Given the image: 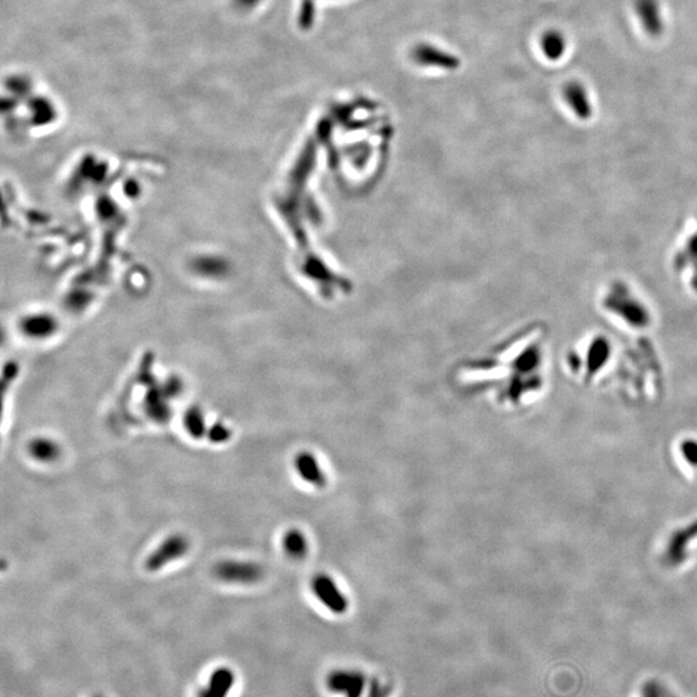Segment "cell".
Segmentation results:
<instances>
[{
    "instance_id": "cell-1",
    "label": "cell",
    "mask_w": 697,
    "mask_h": 697,
    "mask_svg": "<svg viewBox=\"0 0 697 697\" xmlns=\"http://www.w3.org/2000/svg\"><path fill=\"white\" fill-rule=\"evenodd\" d=\"M190 551V541L184 534H172L167 536L145 560V568L149 572L162 571L166 565L176 562Z\"/></svg>"
},
{
    "instance_id": "cell-2",
    "label": "cell",
    "mask_w": 697,
    "mask_h": 697,
    "mask_svg": "<svg viewBox=\"0 0 697 697\" xmlns=\"http://www.w3.org/2000/svg\"><path fill=\"white\" fill-rule=\"evenodd\" d=\"M213 575L222 582L235 585H250L263 577L264 571L261 565L252 560L225 559L214 565Z\"/></svg>"
},
{
    "instance_id": "cell-3",
    "label": "cell",
    "mask_w": 697,
    "mask_h": 697,
    "mask_svg": "<svg viewBox=\"0 0 697 697\" xmlns=\"http://www.w3.org/2000/svg\"><path fill=\"white\" fill-rule=\"evenodd\" d=\"M368 683L366 674L355 669L333 670L326 679L330 692L344 697H362Z\"/></svg>"
},
{
    "instance_id": "cell-4",
    "label": "cell",
    "mask_w": 697,
    "mask_h": 697,
    "mask_svg": "<svg viewBox=\"0 0 697 697\" xmlns=\"http://www.w3.org/2000/svg\"><path fill=\"white\" fill-rule=\"evenodd\" d=\"M412 59L418 67H435L442 70H456L460 67V59L438 45L420 43L412 50Z\"/></svg>"
},
{
    "instance_id": "cell-5",
    "label": "cell",
    "mask_w": 697,
    "mask_h": 697,
    "mask_svg": "<svg viewBox=\"0 0 697 697\" xmlns=\"http://www.w3.org/2000/svg\"><path fill=\"white\" fill-rule=\"evenodd\" d=\"M311 589L318 601L326 609H330V612L336 615L345 614L349 606L347 598L332 577L327 575H318L311 582Z\"/></svg>"
},
{
    "instance_id": "cell-6",
    "label": "cell",
    "mask_w": 697,
    "mask_h": 697,
    "mask_svg": "<svg viewBox=\"0 0 697 697\" xmlns=\"http://www.w3.org/2000/svg\"><path fill=\"white\" fill-rule=\"evenodd\" d=\"M563 100L573 115L587 120L593 115V103L587 87L579 81H567L563 87Z\"/></svg>"
},
{
    "instance_id": "cell-7",
    "label": "cell",
    "mask_w": 697,
    "mask_h": 697,
    "mask_svg": "<svg viewBox=\"0 0 697 697\" xmlns=\"http://www.w3.org/2000/svg\"><path fill=\"white\" fill-rule=\"evenodd\" d=\"M635 15L647 35L660 37L665 28V23L659 0H637Z\"/></svg>"
},
{
    "instance_id": "cell-8",
    "label": "cell",
    "mask_w": 697,
    "mask_h": 697,
    "mask_svg": "<svg viewBox=\"0 0 697 697\" xmlns=\"http://www.w3.org/2000/svg\"><path fill=\"white\" fill-rule=\"evenodd\" d=\"M236 683L234 670L229 667H219L208 676L199 697H229Z\"/></svg>"
},
{
    "instance_id": "cell-9",
    "label": "cell",
    "mask_w": 697,
    "mask_h": 697,
    "mask_svg": "<svg viewBox=\"0 0 697 697\" xmlns=\"http://www.w3.org/2000/svg\"><path fill=\"white\" fill-rule=\"evenodd\" d=\"M294 469L299 477L309 485L321 487L326 482L323 469L316 456L310 452H301L294 459Z\"/></svg>"
},
{
    "instance_id": "cell-10",
    "label": "cell",
    "mask_w": 697,
    "mask_h": 697,
    "mask_svg": "<svg viewBox=\"0 0 697 697\" xmlns=\"http://www.w3.org/2000/svg\"><path fill=\"white\" fill-rule=\"evenodd\" d=\"M567 48V38L560 30H546L540 38V50L543 52V57L551 62L563 59Z\"/></svg>"
},
{
    "instance_id": "cell-11",
    "label": "cell",
    "mask_w": 697,
    "mask_h": 697,
    "mask_svg": "<svg viewBox=\"0 0 697 697\" xmlns=\"http://www.w3.org/2000/svg\"><path fill=\"white\" fill-rule=\"evenodd\" d=\"M29 454L39 463H53L61 455V447L51 438L38 437L30 442Z\"/></svg>"
},
{
    "instance_id": "cell-12",
    "label": "cell",
    "mask_w": 697,
    "mask_h": 697,
    "mask_svg": "<svg viewBox=\"0 0 697 697\" xmlns=\"http://www.w3.org/2000/svg\"><path fill=\"white\" fill-rule=\"evenodd\" d=\"M283 549L288 557L301 559L308 554L309 543L306 536L300 529H289L283 536Z\"/></svg>"
},
{
    "instance_id": "cell-13",
    "label": "cell",
    "mask_w": 697,
    "mask_h": 697,
    "mask_svg": "<svg viewBox=\"0 0 697 697\" xmlns=\"http://www.w3.org/2000/svg\"><path fill=\"white\" fill-rule=\"evenodd\" d=\"M184 426L188 434L192 438H197V439H200L202 437L207 435V432H208L205 413L199 407H191L185 412Z\"/></svg>"
},
{
    "instance_id": "cell-14",
    "label": "cell",
    "mask_w": 697,
    "mask_h": 697,
    "mask_svg": "<svg viewBox=\"0 0 697 697\" xmlns=\"http://www.w3.org/2000/svg\"><path fill=\"white\" fill-rule=\"evenodd\" d=\"M640 696L642 697H676L673 692L670 691L664 686L661 684L659 681H655V679H651V681H647L643 687H642V692H640Z\"/></svg>"
},
{
    "instance_id": "cell-15",
    "label": "cell",
    "mask_w": 697,
    "mask_h": 697,
    "mask_svg": "<svg viewBox=\"0 0 697 697\" xmlns=\"http://www.w3.org/2000/svg\"><path fill=\"white\" fill-rule=\"evenodd\" d=\"M207 437L212 443L220 444V443L228 442L231 438V430L224 422L219 421V422H214L212 426L208 427Z\"/></svg>"
},
{
    "instance_id": "cell-16",
    "label": "cell",
    "mask_w": 697,
    "mask_h": 697,
    "mask_svg": "<svg viewBox=\"0 0 697 697\" xmlns=\"http://www.w3.org/2000/svg\"><path fill=\"white\" fill-rule=\"evenodd\" d=\"M393 686L389 682H384L379 678H372L368 686L367 697H389Z\"/></svg>"
},
{
    "instance_id": "cell-17",
    "label": "cell",
    "mask_w": 697,
    "mask_h": 697,
    "mask_svg": "<svg viewBox=\"0 0 697 697\" xmlns=\"http://www.w3.org/2000/svg\"><path fill=\"white\" fill-rule=\"evenodd\" d=\"M95 697H103V696H95Z\"/></svg>"
}]
</instances>
